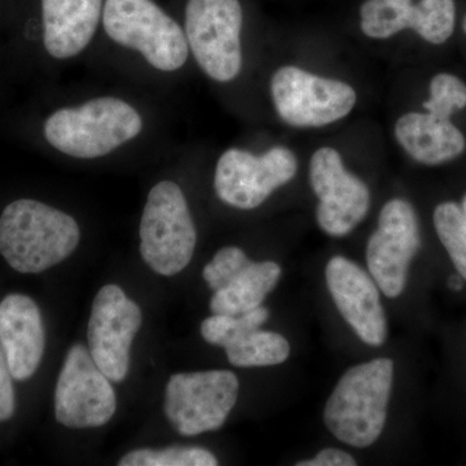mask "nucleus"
Here are the masks:
<instances>
[{"instance_id": "obj_7", "label": "nucleus", "mask_w": 466, "mask_h": 466, "mask_svg": "<svg viewBox=\"0 0 466 466\" xmlns=\"http://www.w3.org/2000/svg\"><path fill=\"white\" fill-rule=\"evenodd\" d=\"M238 386L231 370L171 376L165 391V413L184 437L218 431L238 401Z\"/></svg>"}, {"instance_id": "obj_29", "label": "nucleus", "mask_w": 466, "mask_h": 466, "mask_svg": "<svg viewBox=\"0 0 466 466\" xmlns=\"http://www.w3.org/2000/svg\"><path fill=\"white\" fill-rule=\"evenodd\" d=\"M462 211H464L466 216V195L464 196V198H462V204H461Z\"/></svg>"}, {"instance_id": "obj_30", "label": "nucleus", "mask_w": 466, "mask_h": 466, "mask_svg": "<svg viewBox=\"0 0 466 466\" xmlns=\"http://www.w3.org/2000/svg\"><path fill=\"white\" fill-rule=\"evenodd\" d=\"M462 29H464V32L466 34V16L464 18V21H462Z\"/></svg>"}, {"instance_id": "obj_4", "label": "nucleus", "mask_w": 466, "mask_h": 466, "mask_svg": "<svg viewBox=\"0 0 466 466\" xmlns=\"http://www.w3.org/2000/svg\"><path fill=\"white\" fill-rule=\"evenodd\" d=\"M103 24L110 39L161 72H175L188 58L186 33L153 0H106Z\"/></svg>"}, {"instance_id": "obj_27", "label": "nucleus", "mask_w": 466, "mask_h": 466, "mask_svg": "<svg viewBox=\"0 0 466 466\" xmlns=\"http://www.w3.org/2000/svg\"><path fill=\"white\" fill-rule=\"evenodd\" d=\"M357 461L345 451L327 449L320 451L314 459L300 461L297 466H354Z\"/></svg>"}, {"instance_id": "obj_20", "label": "nucleus", "mask_w": 466, "mask_h": 466, "mask_svg": "<svg viewBox=\"0 0 466 466\" xmlns=\"http://www.w3.org/2000/svg\"><path fill=\"white\" fill-rule=\"evenodd\" d=\"M413 0H367L360 8V27L372 39H388L410 29Z\"/></svg>"}, {"instance_id": "obj_25", "label": "nucleus", "mask_w": 466, "mask_h": 466, "mask_svg": "<svg viewBox=\"0 0 466 466\" xmlns=\"http://www.w3.org/2000/svg\"><path fill=\"white\" fill-rule=\"evenodd\" d=\"M466 106V85L456 76L441 73L431 79V97L424 103L426 112L451 118L456 110Z\"/></svg>"}, {"instance_id": "obj_10", "label": "nucleus", "mask_w": 466, "mask_h": 466, "mask_svg": "<svg viewBox=\"0 0 466 466\" xmlns=\"http://www.w3.org/2000/svg\"><path fill=\"white\" fill-rule=\"evenodd\" d=\"M116 408L115 389L90 350L81 343L72 346L55 391L57 422L70 429L100 428L112 420Z\"/></svg>"}, {"instance_id": "obj_6", "label": "nucleus", "mask_w": 466, "mask_h": 466, "mask_svg": "<svg viewBox=\"0 0 466 466\" xmlns=\"http://www.w3.org/2000/svg\"><path fill=\"white\" fill-rule=\"evenodd\" d=\"M242 8L238 0H188L186 36L198 66L217 82L241 72Z\"/></svg>"}, {"instance_id": "obj_2", "label": "nucleus", "mask_w": 466, "mask_h": 466, "mask_svg": "<svg viewBox=\"0 0 466 466\" xmlns=\"http://www.w3.org/2000/svg\"><path fill=\"white\" fill-rule=\"evenodd\" d=\"M392 377L390 359H375L350 368L325 406L328 431L349 446H372L385 428Z\"/></svg>"}, {"instance_id": "obj_24", "label": "nucleus", "mask_w": 466, "mask_h": 466, "mask_svg": "<svg viewBox=\"0 0 466 466\" xmlns=\"http://www.w3.org/2000/svg\"><path fill=\"white\" fill-rule=\"evenodd\" d=\"M119 466H216L210 451L200 447H170L165 450H137L127 453Z\"/></svg>"}, {"instance_id": "obj_16", "label": "nucleus", "mask_w": 466, "mask_h": 466, "mask_svg": "<svg viewBox=\"0 0 466 466\" xmlns=\"http://www.w3.org/2000/svg\"><path fill=\"white\" fill-rule=\"evenodd\" d=\"M103 0H42L43 42L52 57L66 60L90 45Z\"/></svg>"}, {"instance_id": "obj_26", "label": "nucleus", "mask_w": 466, "mask_h": 466, "mask_svg": "<svg viewBox=\"0 0 466 466\" xmlns=\"http://www.w3.org/2000/svg\"><path fill=\"white\" fill-rule=\"evenodd\" d=\"M11 370H9L7 358L0 348V421H7L15 413V390L12 383Z\"/></svg>"}, {"instance_id": "obj_15", "label": "nucleus", "mask_w": 466, "mask_h": 466, "mask_svg": "<svg viewBox=\"0 0 466 466\" xmlns=\"http://www.w3.org/2000/svg\"><path fill=\"white\" fill-rule=\"evenodd\" d=\"M46 336L38 306L24 294H9L0 302V348L12 376L30 379L41 364Z\"/></svg>"}, {"instance_id": "obj_3", "label": "nucleus", "mask_w": 466, "mask_h": 466, "mask_svg": "<svg viewBox=\"0 0 466 466\" xmlns=\"http://www.w3.org/2000/svg\"><path fill=\"white\" fill-rule=\"evenodd\" d=\"M143 130L137 109L118 97H96L58 109L45 124V137L54 148L76 158H97L135 139Z\"/></svg>"}, {"instance_id": "obj_21", "label": "nucleus", "mask_w": 466, "mask_h": 466, "mask_svg": "<svg viewBox=\"0 0 466 466\" xmlns=\"http://www.w3.org/2000/svg\"><path fill=\"white\" fill-rule=\"evenodd\" d=\"M434 227L444 249L466 280V216L455 202H443L434 210Z\"/></svg>"}, {"instance_id": "obj_14", "label": "nucleus", "mask_w": 466, "mask_h": 466, "mask_svg": "<svg viewBox=\"0 0 466 466\" xmlns=\"http://www.w3.org/2000/svg\"><path fill=\"white\" fill-rule=\"evenodd\" d=\"M325 279L337 309L359 339L370 346L383 345L388 324L372 276L352 260L334 257L325 268Z\"/></svg>"}, {"instance_id": "obj_5", "label": "nucleus", "mask_w": 466, "mask_h": 466, "mask_svg": "<svg viewBox=\"0 0 466 466\" xmlns=\"http://www.w3.org/2000/svg\"><path fill=\"white\" fill-rule=\"evenodd\" d=\"M198 232L177 184L164 180L150 189L140 222V254L158 275L174 276L192 260Z\"/></svg>"}, {"instance_id": "obj_18", "label": "nucleus", "mask_w": 466, "mask_h": 466, "mask_svg": "<svg viewBox=\"0 0 466 466\" xmlns=\"http://www.w3.org/2000/svg\"><path fill=\"white\" fill-rule=\"evenodd\" d=\"M281 278V267L275 262H251L248 259L214 291L210 300L213 314H247L262 306Z\"/></svg>"}, {"instance_id": "obj_23", "label": "nucleus", "mask_w": 466, "mask_h": 466, "mask_svg": "<svg viewBox=\"0 0 466 466\" xmlns=\"http://www.w3.org/2000/svg\"><path fill=\"white\" fill-rule=\"evenodd\" d=\"M268 317V309L263 306L238 317L214 314V317L208 318L201 324V334L210 345L227 348L229 343L241 339L245 334L260 329Z\"/></svg>"}, {"instance_id": "obj_1", "label": "nucleus", "mask_w": 466, "mask_h": 466, "mask_svg": "<svg viewBox=\"0 0 466 466\" xmlns=\"http://www.w3.org/2000/svg\"><path fill=\"white\" fill-rule=\"evenodd\" d=\"M79 240L75 218L43 202L14 201L0 217V254L21 274H39L58 265Z\"/></svg>"}, {"instance_id": "obj_22", "label": "nucleus", "mask_w": 466, "mask_h": 466, "mask_svg": "<svg viewBox=\"0 0 466 466\" xmlns=\"http://www.w3.org/2000/svg\"><path fill=\"white\" fill-rule=\"evenodd\" d=\"M456 7L453 0H420L413 9L412 26L431 45L449 41L455 30Z\"/></svg>"}, {"instance_id": "obj_28", "label": "nucleus", "mask_w": 466, "mask_h": 466, "mask_svg": "<svg viewBox=\"0 0 466 466\" xmlns=\"http://www.w3.org/2000/svg\"><path fill=\"white\" fill-rule=\"evenodd\" d=\"M451 287H452L453 289H460L461 283H460L459 279H452V280H451Z\"/></svg>"}, {"instance_id": "obj_17", "label": "nucleus", "mask_w": 466, "mask_h": 466, "mask_svg": "<svg viewBox=\"0 0 466 466\" xmlns=\"http://www.w3.org/2000/svg\"><path fill=\"white\" fill-rule=\"evenodd\" d=\"M395 137L415 161L428 167L460 157L466 148L464 134L449 118L431 113H407L395 124Z\"/></svg>"}, {"instance_id": "obj_19", "label": "nucleus", "mask_w": 466, "mask_h": 466, "mask_svg": "<svg viewBox=\"0 0 466 466\" xmlns=\"http://www.w3.org/2000/svg\"><path fill=\"white\" fill-rule=\"evenodd\" d=\"M225 350L229 363L240 368L278 366L290 354V345L285 337L260 329L245 334Z\"/></svg>"}, {"instance_id": "obj_8", "label": "nucleus", "mask_w": 466, "mask_h": 466, "mask_svg": "<svg viewBox=\"0 0 466 466\" xmlns=\"http://www.w3.org/2000/svg\"><path fill=\"white\" fill-rule=\"evenodd\" d=\"M276 112L293 127H321L334 124L354 109L357 92L337 79L323 78L283 66L271 79Z\"/></svg>"}, {"instance_id": "obj_9", "label": "nucleus", "mask_w": 466, "mask_h": 466, "mask_svg": "<svg viewBox=\"0 0 466 466\" xmlns=\"http://www.w3.org/2000/svg\"><path fill=\"white\" fill-rule=\"evenodd\" d=\"M297 168L296 155L285 147H275L260 156L232 148L218 161L214 188L218 198L229 207L251 210L289 183Z\"/></svg>"}, {"instance_id": "obj_13", "label": "nucleus", "mask_w": 466, "mask_h": 466, "mask_svg": "<svg viewBox=\"0 0 466 466\" xmlns=\"http://www.w3.org/2000/svg\"><path fill=\"white\" fill-rule=\"evenodd\" d=\"M309 183L319 198V226L328 235H348L366 218L370 189L346 170L336 149L324 147L314 153L309 162Z\"/></svg>"}, {"instance_id": "obj_11", "label": "nucleus", "mask_w": 466, "mask_h": 466, "mask_svg": "<svg viewBox=\"0 0 466 466\" xmlns=\"http://www.w3.org/2000/svg\"><path fill=\"white\" fill-rule=\"evenodd\" d=\"M143 323L139 306L118 285L101 288L88 321V350L110 381L121 382L130 370V350Z\"/></svg>"}, {"instance_id": "obj_12", "label": "nucleus", "mask_w": 466, "mask_h": 466, "mask_svg": "<svg viewBox=\"0 0 466 466\" xmlns=\"http://www.w3.org/2000/svg\"><path fill=\"white\" fill-rule=\"evenodd\" d=\"M420 242L419 220L412 205L401 198L389 201L367 245L370 276L389 299L400 296L406 288L408 268Z\"/></svg>"}]
</instances>
